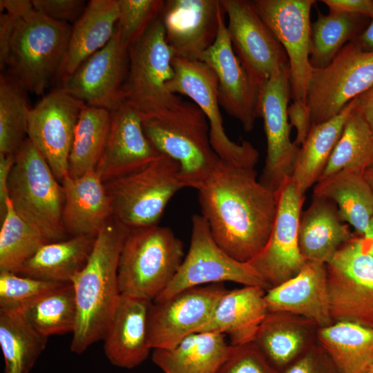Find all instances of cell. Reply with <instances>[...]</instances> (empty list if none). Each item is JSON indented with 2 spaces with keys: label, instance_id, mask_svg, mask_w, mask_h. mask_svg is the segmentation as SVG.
<instances>
[{
  "label": "cell",
  "instance_id": "277c9868",
  "mask_svg": "<svg viewBox=\"0 0 373 373\" xmlns=\"http://www.w3.org/2000/svg\"><path fill=\"white\" fill-rule=\"evenodd\" d=\"M142 126L156 151L178 162L185 187L198 190L222 162L211 144L208 120L193 102L183 100L157 117L142 119Z\"/></svg>",
  "mask_w": 373,
  "mask_h": 373
},
{
  "label": "cell",
  "instance_id": "3957f363",
  "mask_svg": "<svg viewBox=\"0 0 373 373\" xmlns=\"http://www.w3.org/2000/svg\"><path fill=\"white\" fill-rule=\"evenodd\" d=\"M129 231L112 216L97 235L86 264L72 280L77 307L70 347L73 353L81 354L104 338L121 295L118 263Z\"/></svg>",
  "mask_w": 373,
  "mask_h": 373
},
{
  "label": "cell",
  "instance_id": "7402d4cb",
  "mask_svg": "<svg viewBox=\"0 0 373 373\" xmlns=\"http://www.w3.org/2000/svg\"><path fill=\"white\" fill-rule=\"evenodd\" d=\"M160 155L145 135L138 111L122 102L111 111L107 139L95 171L105 182L142 169Z\"/></svg>",
  "mask_w": 373,
  "mask_h": 373
},
{
  "label": "cell",
  "instance_id": "ab89813d",
  "mask_svg": "<svg viewBox=\"0 0 373 373\" xmlns=\"http://www.w3.org/2000/svg\"><path fill=\"white\" fill-rule=\"evenodd\" d=\"M1 224L0 271L17 274L43 245L50 242L17 213L9 198Z\"/></svg>",
  "mask_w": 373,
  "mask_h": 373
},
{
  "label": "cell",
  "instance_id": "8fae6325",
  "mask_svg": "<svg viewBox=\"0 0 373 373\" xmlns=\"http://www.w3.org/2000/svg\"><path fill=\"white\" fill-rule=\"evenodd\" d=\"M224 282L269 289L248 262L234 259L218 245L206 220L195 214L188 252L171 283L154 301L190 287Z\"/></svg>",
  "mask_w": 373,
  "mask_h": 373
},
{
  "label": "cell",
  "instance_id": "d6a6232c",
  "mask_svg": "<svg viewBox=\"0 0 373 373\" xmlns=\"http://www.w3.org/2000/svg\"><path fill=\"white\" fill-rule=\"evenodd\" d=\"M354 106L355 99L336 116L323 123L312 124L300 146L291 177L302 193H305L318 182Z\"/></svg>",
  "mask_w": 373,
  "mask_h": 373
},
{
  "label": "cell",
  "instance_id": "5b68a950",
  "mask_svg": "<svg viewBox=\"0 0 373 373\" xmlns=\"http://www.w3.org/2000/svg\"><path fill=\"white\" fill-rule=\"evenodd\" d=\"M184 258L182 242L158 224L130 229L118 263L121 294L153 302L169 286Z\"/></svg>",
  "mask_w": 373,
  "mask_h": 373
},
{
  "label": "cell",
  "instance_id": "f6af8a7d",
  "mask_svg": "<svg viewBox=\"0 0 373 373\" xmlns=\"http://www.w3.org/2000/svg\"><path fill=\"white\" fill-rule=\"evenodd\" d=\"M279 373H341L323 346L317 341Z\"/></svg>",
  "mask_w": 373,
  "mask_h": 373
},
{
  "label": "cell",
  "instance_id": "bcb514c9",
  "mask_svg": "<svg viewBox=\"0 0 373 373\" xmlns=\"http://www.w3.org/2000/svg\"><path fill=\"white\" fill-rule=\"evenodd\" d=\"M34 8L46 17L68 24L75 23L87 3L83 0H32Z\"/></svg>",
  "mask_w": 373,
  "mask_h": 373
},
{
  "label": "cell",
  "instance_id": "816d5d0a",
  "mask_svg": "<svg viewBox=\"0 0 373 373\" xmlns=\"http://www.w3.org/2000/svg\"><path fill=\"white\" fill-rule=\"evenodd\" d=\"M0 8L1 12L6 10L10 15L19 16L32 10L34 6L29 0H1Z\"/></svg>",
  "mask_w": 373,
  "mask_h": 373
},
{
  "label": "cell",
  "instance_id": "ffe728a7",
  "mask_svg": "<svg viewBox=\"0 0 373 373\" xmlns=\"http://www.w3.org/2000/svg\"><path fill=\"white\" fill-rule=\"evenodd\" d=\"M223 10L216 41L197 60L209 66L216 75L220 106L236 119L245 131L250 132L260 117V87L251 81L233 50Z\"/></svg>",
  "mask_w": 373,
  "mask_h": 373
},
{
  "label": "cell",
  "instance_id": "ee69618b",
  "mask_svg": "<svg viewBox=\"0 0 373 373\" xmlns=\"http://www.w3.org/2000/svg\"><path fill=\"white\" fill-rule=\"evenodd\" d=\"M218 373H279L254 342L231 345Z\"/></svg>",
  "mask_w": 373,
  "mask_h": 373
},
{
  "label": "cell",
  "instance_id": "7c38bea8",
  "mask_svg": "<svg viewBox=\"0 0 373 373\" xmlns=\"http://www.w3.org/2000/svg\"><path fill=\"white\" fill-rule=\"evenodd\" d=\"M173 78L168 83L169 90L189 97L205 115L209 125V137L213 149L227 164L255 169L259 153L253 145L242 141H231L223 126L218 98V80L212 69L204 63L174 56Z\"/></svg>",
  "mask_w": 373,
  "mask_h": 373
},
{
  "label": "cell",
  "instance_id": "4316f807",
  "mask_svg": "<svg viewBox=\"0 0 373 373\" xmlns=\"http://www.w3.org/2000/svg\"><path fill=\"white\" fill-rule=\"evenodd\" d=\"M266 289L259 286H244L228 290L218 301L212 316L200 332H214L228 336L231 345L254 341L268 309Z\"/></svg>",
  "mask_w": 373,
  "mask_h": 373
},
{
  "label": "cell",
  "instance_id": "44dd1931",
  "mask_svg": "<svg viewBox=\"0 0 373 373\" xmlns=\"http://www.w3.org/2000/svg\"><path fill=\"white\" fill-rule=\"evenodd\" d=\"M222 12L220 0L165 1L160 18L174 56L197 60L216 41Z\"/></svg>",
  "mask_w": 373,
  "mask_h": 373
},
{
  "label": "cell",
  "instance_id": "1f68e13d",
  "mask_svg": "<svg viewBox=\"0 0 373 373\" xmlns=\"http://www.w3.org/2000/svg\"><path fill=\"white\" fill-rule=\"evenodd\" d=\"M96 236H77L43 245L17 271L34 278L69 283L85 266Z\"/></svg>",
  "mask_w": 373,
  "mask_h": 373
},
{
  "label": "cell",
  "instance_id": "f1b7e54d",
  "mask_svg": "<svg viewBox=\"0 0 373 373\" xmlns=\"http://www.w3.org/2000/svg\"><path fill=\"white\" fill-rule=\"evenodd\" d=\"M119 19L117 0H91L72 26L67 50L55 79L71 75L113 37Z\"/></svg>",
  "mask_w": 373,
  "mask_h": 373
},
{
  "label": "cell",
  "instance_id": "60d3db41",
  "mask_svg": "<svg viewBox=\"0 0 373 373\" xmlns=\"http://www.w3.org/2000/svg\"><path fill=\"white\" fill-rule=\"evenodd\" d=\"M26 91L5 74L0 75V153L16 154L28 137Z\"/></svg>",
  "mask_w": 373,
  "mask_h": 373
},
{
  "label": "cell",
  "instance_id": "ba28073f",
  "mask_svg": "<svg viewBox=\"0 0 373 373\" xmlns=\"http://www.w3.org/2000/svg\"><path fill=\"white\" fill-rule=\"evenodd\" d=\"M173 57L160 16L129 46V68L122 99L137 110L142 119L157 117L183 101L168 88L173 76Z\"/></svg>",
  "mask_w": 373,
  "mask_h": 373
},
{
  "label": "cell",
  "instance_id": "ac0fdd59",
  "mask_svg": "<svg viewBox=\"0 0 373 373\" xmlns=\"http://www.w3.org/2000/svg\"><path fill=\"white\" fill-rule=\"evenodd\" d=\"M129 68V46L117 24L114 35L102 48L86 59L57 88L86 105L112 111L122 102Z\"/></svg>",
  "mask_w": 373,
  "mask_h": 373
},
{
  "label": "cell",
  "instance_id": "d4e9b609",
  "mask_svg": "<svg viewBox=\"0 0 373 373\" xmlns=\"http://www.w3.org/2000/svg\"><path fill=\"white\" fill-rule=\"evenodd\" d=\"M61 184L64 194L62 223L66 234L97 236L112 217L110 198L95 170Z\"/></svg>",
  "mask_w": 373,
  "mask_h": 373
},
{
  "label": "cell",
  "instance_id": "f35d334b",
  "mask_svg": "<svg viewBox=\"0 0 373 373\" xmlns=\"http://www.w3.org/2000/svg\"><path fill=\"white\" fill-rule=\"evenodd\" d=\"M373 163V131L353 109L318 182L343 169L363 171Z\"/></svg>",
  "mask_w": 373,
  "mask_h": 373
},
{
  "label": "cell",
  "instance_id": "8992f818",
  "mask_svg": "<svg viewBox=\"0 0 373 373\" xmlns=\"http://www.w3.org/2000/svg\"><path fill=\"white\" fill-rule=\"evenodd\" d=\"M8 191L17 213L49 242L66 239L62 186L28 137L15 154Z\"/></svg>",
  "mask_w": 373,
  "mask_h": 373
},
{
  "label": "cell",
  "instance_id": "db71d44e",
  "mask_svg": "<svg viewBox=\"0 0 373 373\" xmlns=\"http://www.w3.org/2000/svg\"><path fill=\"white\" fill-rule=\"evenodd\" d=\"M363 238L367 250L373 256V218L367 234Z\"/></svg>",
  "mask_w": 373,
  "mask_h": 373
},
{
  "label": "cell",
  "instance_id": "8d00e7d4",
  "mask_svg": "<svg viewBox=\"0 0 373 373\" xmlns=\"http://www.w3.org/2000/svg\"><path fill=\"white\" fill-rule=\"evenodd\" d=\"M366 17L343 12L324 15L317 10V19L312 23L309 61L314 68L328 65L347 44L363 32ZM368 18V17H367Z\"/></svg>",
  "mask_w": 373,
  "mask_h": 373
},
{
  "label": "cell",
  "instance_id": "484cf974",
  "mask_svg": "<svg viewBox=\"0 0 373 373\" xmlns=\"http://www.w3.org/2000/svg\"><path fill=\"white\" fill-rule=\"evenodd\" d=\"M318 325L287 312H268L253 341L279 372L318 341Z\"/></svg>",
  "mask_w": 373,
  "mask_h": 373
},
{
  "label": "cell",
  "instance_id": "9a60e30c",
  "mask_svg": "<svg viewBox=\"0 0 373 373\" xmlns=\"http://www.w3.org/2000/svg\"><path fill=\"white\" fill-rule=\"evenodd\" d=\"M291 99L289 65L275 73L260 87L259 112L264 122L267 157L260 182L276 192L291 177L300 149L290 139L287 114Z\"/></svg>",
  "mask_w": 373,
  "mask_h": 373
},
{
  "label": "cell",
  "instance_id": "cb8c5ba5",
  "mask_svg": "<svg viewBox=\"0 0 373 373\" xmlns=\"http://www.w3.org/2000/svg\"><path fill=\"white\" fill-rule=\"evenodd\" d=\"M152 303L120 295L103 338L105 354L112 365L132 369L148 358L153 350L148 336V315Z\"/></svg>",
  "mask_w": 373,
  "mask_h": 373
},
{
  "label": "cell",
  "instance_id": "d6986e66",
  "mask_svg": "<svg viewBox=\"0 0 373 373\" xmlns=\"http://www.w3.org/2000/svg\"><path fill=\"white\" fill-rule=\"evenodd\" d=\"M81 100L56 88L31 108L28 138L61 183L68 166L75 129L85 106Z\"/></svg>",
  "mask_w": 373,
  "mask_h": 373
},
{
  "label": "cell",
  "instance_id": "74e56055",
  "mask_svg": "<svg viewBox=\"0 0 373 373\" xmlns=\"http://www.w3.org/2000/svg\"><path fill=\"white\" fill-rule=\"evenodd\" d=\"M18 312L40 334L73 333L77 307L72 283H65L22 307Z\"/></svg>",
  "mask_w": 373,
  "mask_h": 373
},
{
  "label": "cell",
  "instance_id": "b9f144b4",
  "mask_svg": "<svg viewBox=\"0 0 373 373\" xmlns=\"http://www.w3.org/2000/svg\"><path fill=\"white\" fill-rule=\"evenodd\" d=\"M63 284L0 271V308L18 311Z\"/></svg>",
  "mask_w": 373,
  "mask_h": 373
},
{
  "label": "cell",
  "instance_id": "4fadbf2b",
  "mask_svg": "<svg viewBox=\"0 0 373 373\" xmlns=\"http://www.w3.org/2000/svg\"><path fill=\"white\" fill-rule=\"evenodd\" d=\"M315 0H255L253 5L284 48L290 70L291 99L307 105V90L314 70L309 61Z\"/></svg>",
  "mask_w": 373,
  "mask_h": 373
},
{
  "label": "cell",
  "instance_id": "681fc988",
  "mask_svg": "<svg viewBox=\"0 0 373 373\" xmlns=\"http://www.w3.org/2000/svg\"><path fill=\"white\" fill-rule=\"evenodd\" d=\"M15 162V154L0 153V218H4L9 198L8 184L12 169Z\"/></svg>",
  "mask_w": 373,
  "mask_h": 373
},
{
  "label": "cell",
  "instance_id": "d590c367",
  "mask_svg": "<svg viewBox=\"0 0 373 373\" xmlns=\"http://www.w3.org/2000/svg\"><path fill=\"white\" fill-rule=\"evenodd\" d=\"M110 122L111 111L87 105L83 108L69 154V177L77 178L95 170L106 144Z\"/></svg>",
  "mask_w": 373,
  "mask_h": 373
},
{
  "label": "cell",
  "instance_id": "30bf717a",
  "mask_svg": "<svg viewBox=\"0 0 373 373\" xmlns=\"http://www.w3.org/2000/svg\"><path fill=\"white\" fill-rule=\"evenodd\" d=\"M372 84L373 51L347 44L328 65L313 70L307 97L312 124L336 116Z\"/></svg>",
  "mask_w": 373,
  "mask_h": 373
},
{
  "label": "cell",
  "instance_id": "4dcf8cb0",
  "mask_svg": "<svg viewBox=\"0 0 373 373\" xmlns=\"http://www.w3.org/2000/svg\"><path fill=\"white\" fill-rule=\"evenodd\" d=\"M314 195L336 205L342 220L365 237L373 218V192L363 171L343 169L316 183Z\"/></svg>",
  "mask_w": 373,
  "mask_h": 373
},
{
  "label": "cell",
  "instance_id": "f5cc1de1",
  "mask_svg": "<svg viewBox=\"0 0 373 373\" xmlns=\"http://www.w3.org/2000/svg\"><path fill=\"white\" fill-rule=\"evenodd\" d=\"M353 42L364 51H373V17L363 32Z\"/></svg>",
  "mask_w": 373,
  "mask_h": 373
},
{
  "label": "cell",
  "instance_id": "7dc6e473",
  "mask_svg": "<svg viewBox=\"0 0 373 373\" xmlns=\"http://www.w3.org/2000/svg\"><path fill=\"white\" fill-rule=\"evenodd\" d=\"M291 126L296 130L294 142L300 146L305 142L312 126L311 116L307 105L293 102L287 109Z\"/></svg>",
  "mask_w": 373,
  "mask_h": 373
},
{
  "label": "cell",
  "instance_id": "2e32d148",
  "mask_svg": "<svg viewBox=\"0 0 373 373\" xmlns=\"http://www.w3.org/2000/svg\"><path fill=\"white\" fill-rule=\"evenodd\" d=\"M220 1L228 17L227 28L233 50L251 81L260 87L289 64L287 54L252 1Z\"/></svg>",
  "mask_w": 373,
  "mask_h": 373
},
{
  "label": "cell",
  "instance_id": "9c48e42d",
  "mask_svg": "<svg viewBox=\"0 0 373 373\" xmlns=\"http://www.w3.org/2000/svg\"><path fill=\"white\" fill-rule=\"evenodd\" d=\"M331 316L373 329V256L363 236L345 243L326 264Z\"/></svg>",
  "mask_w": 373,
  "mask_h": 373
},
{
  "label": "cell",
  "instance_id": "e575fe53",
  "mask_svg": "<svg viewBox=\"0 0 373 373\" xmlns=\"http://www.w3.org/2000/svg\"><path fill=\"white\" fill-rule=\"evenodd\" d=\"M48 337L18 312L0 308V345L4 373H28L45 350Z\"/></svg>",
  "mask_w": 373,
  "mask_h": 373
},
{
  "label": "cell",
  "instance_id": "6da1fadb",
  "mask_svg": "<svg viewBox=\"0 0 373 373\" xmlns=\"http://www.w3.org/2000/svg\"><path fill=\"white\" fill-rule=\"evenodd\" d=\"M197 191L200 215L218 245L240 262L251 260L269 238L275 193L257 180L255 169L222 161Z\"/></svg>",
  "mask_w": 373,
  "mask_h": 373
},
{
  "label": "cell",
  "instance_id": "7bdbcfd3",
  "mask_svg": "<svg viewBox=\"0 0 373 373\" xmlns=\"http://www.w3.org/2000/svg\"><path fill=\"white\" fill-rule=\"evenodd\" d=\"M163 0H117V25L122 40L128 46L138 41L159 17Z\"/></svg>",
  "mask_w": 373,
  "mask_h": 373
},
{
  "label": "cell",
  "instance_id": "c3c4849f",
  "mask_svg": "<svg viewBox=\"0 0 373 373\" xmlns=\"http://www.w3.org/2000/svg\"><path fill=\"white\" fill-rule=\"evenodd\" d=\"M329 12H343L373 17L372 0H322Z\"/></svg>",
  "mask_w": 373,
  "mask_h": 373
},
{
  "label": "cell",
  "instance_id": "83f0119b",
  "mask_svg": "<svg viewBox=\"0 0 373 373\" xmlns=\"http://www.w3.org/2000/svg\"><path fill=\"white\" fill-rule=\"evenodd\" d=\"M355 236L329 199L314 195L309 207L301 214L298 242L307 261L327 264Z\"/></svg>",
  "mask_w": 373,
  "mask_h": 373
},
{
  "label": "cell",
  "instance_id": "e0dca14e",
  "mask_svg": "<svg viewBox=\"0 0 373 373\" xmlns=\"http://www.w3.org/2000/svg\"><path fill=\"white\" fill-rule=\"evenodd\" d=\"M224 283L190 287L153 301L148 315V336L153 349H170L200 332L211 319L222 295Z\"/></svg>",
  "mask_w": 373,
  "mask_h": 373
},
{
  "label": "cell",
  "instance_id": "11a10c76",
  "mask_svg": "<svg viewBox=\"0 0 373 373\" xmlns=\"http://www.w3.org/2000/svg\"><path fill=\"white\" fill-rule=\"evenodd\" d=\"M363 175L373 192V163L363 171Z\"/></svg>",
  "mask_w": 373,
  "mask_h": 373
},
{
  "label": "cell",
  "instance_id": "836d02e7",
  "mask_svg": "<svg viewBox=\"0 0 373 373\" xmlns=\"http://www.w3.org/2000/svg\"><path fill=\"white\" fill-rule=\"evenodd\" d=\"M318 343L341 373H366L373 365V329L350 321L319 327Z\"/></svg>",
  "mask_w": 373,
  "mask_h": 373
},
{
  "label": "cell",
  "instance_id": "9f6ffc18",
  "mask_svg": "<svg viewBox=\"0 0 373 373\" xmlns=\"http://www.w3.org/2000/svg\"><path fill=\"white\" fill-rule=\"evenodd\" d=\"M366 373H373V365Z\"/></svg>",
  "mask_w": 373,
  "mask_h": 373
},
{
  "label": "cell",
  "instance_id": "52a82bcc",
  "mask_svg": "<svg viewBox=\"0 0 373 373\" xmlns=\"http://www.w3.org/2000/svg\"><path fill=\"white\" fill-rule=\"evenodd\" d=\"M104 183L112 216L130 229L158 224L169 200L185 188L179 164L163 154L141 169Z\"/></svg>",
  "mask_w": 373,
  "mask_h": 373
},
{
  "label": "cell",
  "instance_id": "f907efd6",
  "mask_svg": "<svg viewBox=\"0 0 373 373\" xmlns=\"http://www.w3.org/2000/svg\"><path fill=\"white\" fill-rule=\"evenodd\" d=\"M354 110L362 116L373 131V84L355 98Z\"/></svg>",
  "mask_w": 373,
  "mask_h": 373
},
{
  "label": "cell",
  "instance_id": "7a4b0ae2",
  "mask_svg": "<svg viewBox=\"0 0 373 373\" xmlns=\"http://www.w3.org/2000/svg\"><path fill=\"white\" fill-rule=\"evenodd\" d=\"M72 26L35 8L14 16L0 15V66L26 92L44 93L64 59Z\"/></svg>",
  "mask_w": 373,
  "mask_h": 373
},
{
  "label": "cell",
  "instance_id": "5bb4252c",
  "mask_svg": "<svg viewBox=\"0 0 373 373\" xmlns=\"http://www.w3.org/2000/svg\"><path fill=\"white\" fill-rule=\"evenodd\" d=\"M275 194L277 211L269 238L263 249L248 262L269 289L296 275L307 262L298 242L305 193L290 177Z\"/></svg>",
  "mask_w": 373,
  "mask_h": 373
},
{
  "label": "cell",
  "instance_id": "f546056e",
  "mask_svg": "<svg viewBox=\"0 0 373 373\" xmlns=\"http://www.w3.org/2000/svg\"><path fill=\"white\" fill-rule=\"evenodd\" d=\"M231 345L214 332L192 334L170 349H153L152 361L164 373H218Z\"/></svg>",
  "mask_w": 373,
  "mask_h": 373
},
{
  "label": "cell",
  "instance_id": "603a6c76",
  "mask_svg": "<svg viewBox=\"0 0 373 373\" xmlns=\"http://www.w3.org/2000/svg\"><path fill=\"white\" fill-rule=\"evenodd\" d=\"M269 312H287L314 321L319 327L332 325L326 264L307 261L298 273L266 290Z\"/></svg>",
  "mask_w": 373,
  "mask_h": 373
}]
</instances>
